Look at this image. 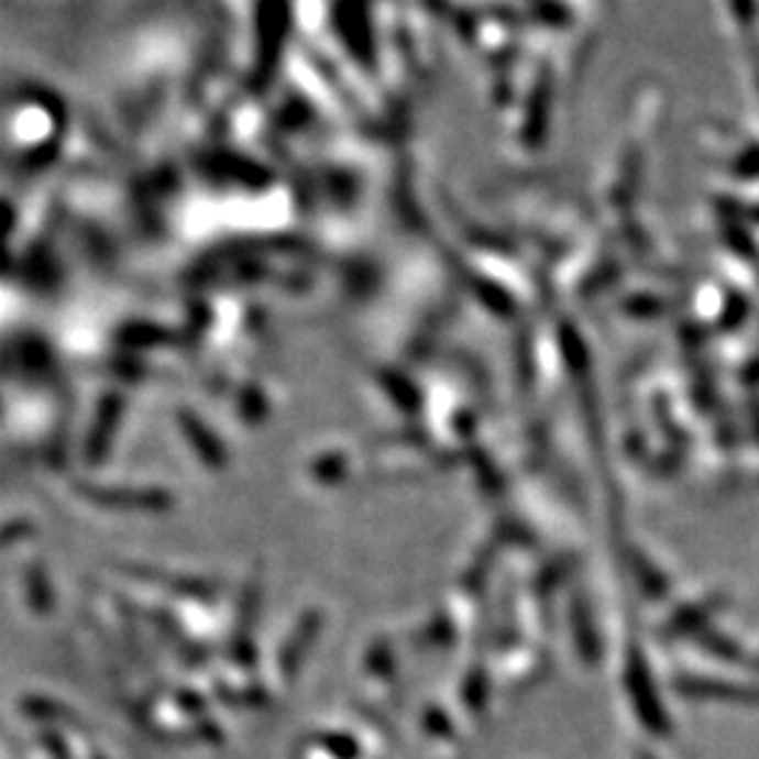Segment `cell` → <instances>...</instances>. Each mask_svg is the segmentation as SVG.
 Instances as JSON below:
<instances>
[{
    "instance_id": "obj_1",
    "label": "cell",
    "mask_w": 759,
    "mask_h": 759,
    "mask_svg": "<svg viewBox=\"0 0 759 759\" xmlns=\"http://www.w3.org/2000/svg\"><path fill=\"white\" fill-rule=\"evenodd\" d=\"M683 692L690 695H706V697H734L740 703H759V690H740V686H726V683L712 681H686Z\"/></svg>"
}]
</instances>
